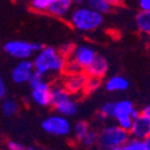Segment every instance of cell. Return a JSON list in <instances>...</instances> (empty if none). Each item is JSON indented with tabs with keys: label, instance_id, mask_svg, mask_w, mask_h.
Returning a JSON list of instances; mask_svg holds the SVG:
<instances>
[{
	"label": "cell",
	"instance_id": "52a82bcc",
	"mask_svg": "<svg viewBox=\"0 0 150 150\" xmlns=\"http://www.w3.org/2000/svg\"><path fill=\"white\" fill-rule=\"evenodd\" d=\"M41 126L44 132L56 137H67L71 132V124L69 119L57 113L45 117L42 120Z\"/></svg>",
	"mask_w": 150,
	"mask_h": 150
},
{
	"label": "cell",
	"instance_id": "30bf717a",
	"mask_svg": "<svg viewBox=\"0 0 150 150\" xmlns=\"http://www.w3.org/2000/svg\"><path fill=\"white\" fill-rule=\"evenodd\" d=\"M33 74H35V69H33L32 61L22 60L13 67V69L11 71V78H12L13 82L22 85V83L29 82Z\"/></svg>",
	"mask_w": 150,
	"mask_h": 150
},
{
	"label": "cell",
	"instance_id": "4316f807",
	"mask_svg": "<svg viewBox=\"0 0 150 150\" xmlns=\"http://www.w3.org/2000/svg\"><path fill=\"white\" fill-rule=\"evenodd\" d=\"M5 146L7 150H25V145L22 144L21 142H17L13 139H8L5 143Z\"/></svg>",
	"mask_w": 150,
	"mask_h": 150
},
{
	"label": "cell",
	"instance_id": "4fadbf2b",
	"mask_svg": "<svg viewBox=\"0 0 150 150\" xmlns=\"http://www.w3.org/2000/svg\"><path fill=\"white\" fill-rule=\"evenodd\" d=\"M107 70H108V63L106 59L103 57V56H97L96 60L93 61V63L87 69H85L87 78H93L98 80L105 76Z\"/></svg>",
	"mask_w": 150,
	"mask_h": 150
},
{
	"label": "cell",
	"instance_id": "ba28073f",
	"mask_svg": "<svg viewBox=\"0 0 150 150\" xmlns=\"http://www.w3.org/2000/svg\"><path fill=\"white\" fill-rule=\"evenodd\" d=\"M42 48L43 45L40 43H30L22 40L8 41L7 43L4 44L5 52H7L10 56H12L14 59H18L19 61L28 60L35 52H38Z\"/></svg>",
	"mask_w": 150,
	"mask_h": 150
},
{
	"label": "cell",
	"instance_id": "e0dca14e",
	"mask_svg": "<svg viewBox=\"0 0 150 150\" xmlns=\"http://www.w3.org/2000/svg\"><path fill=\"white\" fill-rule=\"evenodd\" d=\"M89 130H91V127H89L88 123L85 122V120H79V122H76V123L74 124V127H71L74 138L76 139L78 142H80V143H81V141L85 138V136L89 132Z\"/></svg>",
	"mask_w": 150,
	"mask_h": 150
},
{
	"label": "cell",
	"instance_id": "5b68a950",
	"mask_svg": "<svg viewBox=\"0 0 150 150\" xmlns=\"http://www.w3.org/2000/svg\"><path fill=\"white\" fill-rule=\"evenodd\" d=\"M139 115L138 110L135 107V105L130 100H119L116 101L113 105V113H112V118H113L117 123V125L126 131H129L132 126L134 119Z\"/></svg>",
	"mask_w": 150,
	"mask_h": 150
},
{
	"label": "cell",
	"instance_id": "d6a6232c",
	"mask_svg": "<svg viewBox=\"0 0 150 150\" xmlns=\"http://www.w3.org/2000/svg\"><path fill=\"white\" fill-rule=\"evenodd\" d=\"M71 1H73V3H78V4H80V3L83 1V0H71Z\"/></svg>",
	"mask_w": 150,
	"mask_h": 150
},
{
	"label": "cell",
	"instance_id": "44dd1931",
	"mask_svg": "<svg viewBox=\"0 0 150 150\" xmlns=\"http://www.w3.org/2000/svg\"><path fill=\"white\" fill-rule=\"evenodd\" d=\"M55 0H31V7L36 12H47Z\"/></svg>",
	"mask_w": 150,
	"mask_h": 150
},
{
	"label": "cell",
	"instance_id": "484cf974",
	"mask_svg": "<svg viewBox=\"0 0 150 150\" xmlns=\"http://www.w3.org/2000/svg\"><path fill=\"white\" fill-rule=\"evenodd\" d=\"M57 50L64 59H69L71 56V54H73V51H74V45L70 44V43H66V44L61 45V48L57 49Z\"/></svg>",
	"mask_w": 150,
	"mask_h": 150
},
{
	"label": "cell",
	"instance_id": "8fae6325",
	"mask_svg": "<svg viewBox=\"0 0 150 150\" xmlns=\"http://www.w3.org/2000/svg\"><path fill=\"white\" fill-rule=\"evenodd\" d=\"M131 138L144 141L150 136V118L143 113H139L132 123V126L129 130Z\"/></svg>",
	"mask_w": 150,
	"mask_h": 150
},
{
	"label": "cell",
	"instance_id": "cb8c5ba5",
	"mask_svg": "<svg viewBox=\"0 0 150 150\" xmlns=\"http://www.w3.org/2000/svg\"><path fill=\"white\" fill-rule=\"evenodd\" d=\"M64 71H66L68 75L80 74V73H82V68H81L76 62H75V61H73L71 59H69V60H67V62H66Z\"/></svg>",
	"mask_w": 150,
	"mask_h": 150
},
{
	"label": "cell",
	"instance_id": "277c9868",
	"mask_svg": "<svg viewBox=\"0 0 150 150\" xmlns=\"http://www.w3.org/2000/svg\"><path fill=\"white\" fill-rule=\"evenodd\" d=\"M130 139L129 131L116 125H107L98 132V146L101 150L120 149Z\"/></svg>",
	"mask_w": 150,
	"mask_h": 150
},
{
	"label": "cell",
	"instance_id": "9c48e42d",
	"mask_svg": "<svg viewBox=\"0 0 150 150\" xmlns=\"http://www.w3.org/2000/svg\"><path fill=\"white\" fill-rule=\"evenodd\" d=\"M97 56H98L97 52L94 51V49L92 47L81 44V45H78L74 48V51L69 59L75 61L82 68V70H85L93 63V61L96 60Z\"/></svg>",
	"mask_w": 150,
	"mask_h": 150
},
{
	"label": "cell",
	"instance_id": "d6986e66",
	"mask_svg": "<svg viewBox=\"0 0 150 150\" xmlns=\"http://www.w3.org/2000/svg\"><path fill=\"white\" fill-rule=\"evenodd\" d=\"M87 7H89L91 10L96 11L103 16L105 13H108L112 8L105 0H87Z\"/></svg>",
	"mask_w": 150,
	"mask_h": 150
},
{
	"label": "cell",
	"instance_id": "ffe728a7",
	"mask_svg": "<svg viewBox=\"0 0 150 150\" xmlns=\"http://www.w3.org/2000/svg\"><path fill=\"white\" fill-rule=\"evenodd\" d=\"M119 150H149V149L144 141L130 138Z\"/></svg>",
	"mask_w": 150,
	"mask_h": 150
},
{
	"label": "cell",
	"instance_id": "e575fe53",
	"mask_svg": "<svg viewBox=\"0 0 150 150\" xmlns=\"http://www.w3.org/2000/svg\"><path fill=\"white\" fill-rule=\"evenodd\" d=\"M33 150H44V149H36V148H35Z\"/></svg>",
	"mask_w": 150,
	"mask_h": 150
},
{
	"label": "cell",
	"instance_id": "1f68e13d",
	"mask_svg": "<svg viewBox=\"0 0 150 150\" xmlns=\"http://www.w3.org/2000/svg\"><path fill=\"white\" fill-rule=\"evenodd\" d=\"M144 142H145V144H146V146H148V149L150 150V136H149L148 138H145V139H144Z\"/></svg>",
	"mask_w": 150,
	"mask_h": 150
},
{
	"label": "cell",
	"instance_id": "f546056e",
	"mask_svg": "<svg viewBox=\"0 0 150 150\" xmlns=\"http://www.w3.org/2000/svg\"><path fill=\"white\" fill-rule=\"evenodd\" d=\"M105 1L111 6V7H113V6H119L122 4V0H105Z\"/></svg>",
	"mask_w": 150,
	"mask_h": 150
},
{
	"label": "cell",
	"instance_id": "7402d4cb",
	"mask_svg": "<svg viewBox=\"0 0 150 150\" xmlns=\"http://www.w3.org/2000/svg\"><path fill=\"white\" fill-rule=\"evenodd\" d=\"M113 105L115 103H112V101H107L105 103L100 111H99V113H98V118L100 120H105L107 118H112V113H113Z\"/></svg>",
	"mask_w": 150,
	"mask_h": 150
},
{
	"label": "cell",
	"instance_id": "ac0fdd59",
	"mask_svg": "<svg viewBox=\"0 0 150 150\" xmlns=\"http://www.w3.org/2000/svg\"><path fill=\"white\" fill-rule=\"evenodd\" d=\"M0 108H1V112L4 116L13 117L18 113V111H19V105L13 99H4L1 101V105H0Z\"/></svg>",
	"mask_w": 150,
	"mask_h": 150
},
{
	"label": "cell",
	"instance_id": "2e32d148",
	"mask_svg": "<svg viewBox=\"0 0 150 150\" xmlns=\"http://www.w3.org/2000/svg\"><path fill=\"white\" fill-rule=\"evenodd\" d=\"M135 23L139 32L150 36V12H138Z\"/></svg>",
	"mask_w": 150,
	"mask_h": 150
},
{
	"label": "cell",
	"instance_id": "7a4b0ae2",
	"mask_svg": "<svg viewBox=\"0 0 150 150\" xmlns=\"http://www.w3.org/2000/svg\"><path fill=\"white\" fill-rule=\"evenodd\" d=\"M69 22L71 26L81 32H92L104 23V16L89 7H79L70 12Z\"/></svg>",
	"mask_w": 150,
	"mask_h": 150
},
{
	"label": "cell",
	"instance_id": "3957f363",
	"mask_svg": "<svg viewBox=\"0 0 150 150\" xmlns=\"http://www.w3.org/2000/svg\"><path fill=\"white\" fill-rule=\"evenodd\" d=\"M50 106L57 115L63 116L68 119L75 116L79 111L78 103L71 98V94H69L67 89L61 85L51 87Z\"/></svg>",
	"mask_w": 150,
	"mask_h": 150
},
{
	"label": "cell",
	"instance_id": "f1b7e54d",
	"mask_svg": "<svg viewBox=\"0 0 150 150\" xmlns=\"http://www.w3.org/2000/svg\"><path fill=\"white\" fill-rule=\"evenodd\" d=\"M141 12H150V0H138Z\"/></svg>",
	"mask_w": 150,
	"mask_h": 150
},
{
	"label": "cell",
	"instance_id": "603a6c76",
	"mask_svg": "<svg viewBox=\"0 0 150 150\" xmlns=\"http://www.w3.org/2000/svg\"><path fill=\"white\" fill-rule=\"evenodd\" d=\"M98 143V132L94 130H89V132L85 136V138L81 141V144L86 148H91Z\"/></svg>",
	"mask_w": 150,
	"mask_h": 150
},
{
	"label": "cell",
	"instance_id": "d4e9b609",
	"mask_svg": "<svg viewBox=\"0 0 150 150\" xmlns=\"http://www.w3.org/2000/svg\"><path fill=\"white\" fill-rule=\"evenodd\" d=\"M100 85V81L98 79H93V78H87V81H86V86H85V91L88 92V93H92L98 89Z\"/></svg>",
	"mask_w": 150,
	"mask_h": 150
},
{
	"label": "cell",
	"instance_id": "6da1fadb",
	"mask_svg": "<svg viewBox=\"0 0 150 150\" xmlns=\"http://www.w3.org/2000/svg\"><path fill=\"white\" fill-rule=\"evenodd\" d=\"M67 59L52 47H43L36 54L32 61L35 73L44 78L48 74H59L64 71Z\"/></svg>",
	"mask_w": 150,
	"mask_h": 150
},
{
	"label": "cell",
	"instance_id": "9a60e30c",
	"mask_svg": "<svg viewBox=\"0 0 150 150\" xmlns=\"http://www.w3.org/2000/svg\"><path fill=\"white\" fill-rule=\"evenodd\" d=\"M105 88L108 92H124L129 88V81L122 75H113L106 80Z\"/></svg>",
	"mask_w": 150,
	"mask_h": 150
},
{
	"label": "cell",
	"instance_id": "83f0119b",
	"mask_svg": "<svg viewBox=\"0 0 150 150\" xmlns=\"http://www.w3.org/2000/svg\"><path fill=\"white\" fill-rule=\"evenodd\" d=\"M6 92H7V88H6V83L4 81V79L0 76V101H3L6 97Z\"/></svg>",
	"mask_w": 150,
	"mask_h": 150
},
{
	"label": "cell",
	"instance_id": "4dcf8cb0",
	"mask_svg": "<svg viewBox=\"0 0 150 150\" xmlns=\"http://www.w3.org/2000/svg\"><path fill=\"white\" fill-rule=\"evenodd\" d=\"M142 113H143V115H145L146 117H149V118H150V104H148V105H146V106L143 108Z\"/></svg>",
	"mask_w": 150,
	"mask_h": 150
},
{
	"label": "cell",
	"instance_id": "8992f818",
	"mask_svg": "<svg viewBox=\"0 0 150 150\" xmlns=\"http://www.w3.org/2000/svg\"><path fill=\"white\" fill-rule=\"evenodd\" d=\"M31 86V100L40 107L50 106L51 86L43 79L42 75L35 73L29 81Z\"/></svg>",
	"mask_w": 150,
	"mask_h": 150
},
{
	"label": "cell",
	"instance_id": "7c38bea8",
	"mask_svg": "<svg viewBox=\"0 0 150 150\" xmlns=\"http://www.w3.org/2000/svg\"><path fill=\"white\" fill-rule=\"evenodd\" d=\"M86 81H87V75L83 73L68 75L67 79L64 80L63 87L67 89L69 94H78V93L85 91Z\"/></svg>",
	"mask_w": 150,
	"mask_h": 150
},
{
	"label": "cell",
	"instance_id": "836d02e7",
	"mask_svg": "<svg viewBox=\"0 0 150 150\" xmlns=\"http://www.w3.org/2000/svg\"><path fill=\"white\" fill-rule=\"evenodd\" d=\"M106 150H119V149H106Z\"/></svg>",
	"mask_w": 150,
	"mask_h": 150
},
{
	"label": "cell",
	"instance_id": "5bb4252c",
	"mask_svg": "<svg viewBox=\"0 0 150 150\" xmlns=\"http://www.w3.org/2000/svg\"><path fill=\"white\" fill-rule=\"evenodd\" d=\"M71 6H73L71 0H55L50 5V7L48 8L47 12L54 17L63 18L70 13Z\"/></svg>",
	"mask_w": 150,
	"mask_h": 150
}]
</instances>
